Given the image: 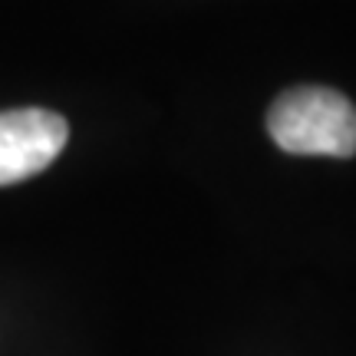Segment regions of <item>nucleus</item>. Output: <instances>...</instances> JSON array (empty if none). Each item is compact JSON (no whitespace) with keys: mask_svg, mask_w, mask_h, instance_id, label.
I'll return each mask as SVG.
<instances>
[{"mask_svg":"<svg viewBox=\"0 0 356 356\" xmlns=\"http://www.w3.org/2000/svg\"><path fill=\"white\" fill-rule=\"evenodd\" d=\"M267 132L291 155H356V106L327 86L287 89L267 113Z\"/></svg>","mask_w":356,"mask_h":356,"instance_id":"obj_1","label":"nucleus"},{"mask_svg":"<svg viewBox=\"0 0 356 356\" xmlns=\"http://www.w3.org/2000/svg\"><path fill=\"white\" fill-rule=\"evenodd\" d=\"M70 142V126L50 109H10L0 113V185H17L24 178L50 168Z\"/></svg>","mask_w":356,"mask_h":356,"instance_id":"obj_2","label":"nucleus"}]
</instances>
